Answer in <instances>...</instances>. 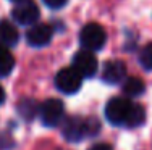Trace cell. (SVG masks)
Segmentation results:
<instances>
[{
  "mask_svg": "<svg viewBox=\"0 0 152 150\" xmlns=\"http://www.w3.org/2000/svg\"><path fill=\"white\" fill-rule=\"evenodd\" d=\"M105 118L113 126L137 128L146 120V110L126 97H115L108 100L105 107Z\"/></svg>",
  "mask_w": 152,
  "mask_h": 150,
  "instance_id": "6da1fadb",
  "label": "cell"
},
{
  "mask_svg": "<svg viewBox=\"0 0 152 150\" xmlns=\"http://www.w3.org/2000/svg\"><path fill=\"white\" fill-rule=\"evenodd\" d=\"M100 129V123L96 118L70 116L63 123V137L68 142H79L88 136H96Z\"/></svg>",
  "mask_w": 152,
  "mask_h": 150,
  "instance_id": "7a4b0ae2",
  "label": "cell"
},
{
  "mask_svg": "<svg viewBox=\"0 0 152 150\" xmlns=\"http://www.w3.org/2000/svg\"><path fill=\"white\" fill-rule=\"evenodd\" d=\"M79 42H81L83 49L89 50V52H96L100 50L107 42V33L100 24L97 23H89L79 33Z\"/></svg>",
  "mask_w": 152,
  "mask_h": 150,
  "instance_id": "3957f363",
  "label": "cell"
},
{
  "mask_svg": "<svg viewBox=\"0 0 152 150\" xmlns=\"http://www.w3.org/2000/svg\"><path fill=\"white\" fill-rule=\"evenodd\" d=\"M39 116L45 126H58L65 116V105L58 99H47L39 107Z\"/></svg>",
  "mask_w": 152,
  "mask_h": 150,
  "instance_id": "277c9868",
  "label": "cell"
},
{
  "mask_svg": "<svg viewBox=\"0 0 152 150\" xmlns=\"http://www.w3.org/2000/svg\"><path fill=\"white\" fill-rule=\"evenodd\" d=\"M39 16H41L39 7L32 0H24V2L15 3V7L12 10V18L18 24H23V26H34L37 23Z\"/></svg>",
  "mask_w": 152,
  "mask_h": 150,
  "instance_id": "5b68a950",
  "label": "cell"
},
{
  "mask_svg": "<svg viewBox=\"0 0 152 150\" xmlns=\"http://www.w3.org/2000/svg\"><path fill=\"white\" fill-rule=\"evenodd\" d=\"M81 84H83V78L79 76V73L73 66L60 70L55 76V86L63 94H76L81 89Z\"/></svg>",
  "mask_w": 152,
  "mask_h": 150,
  "instance_id": "8992f818",
  "label": "cell"
},
{
  "mask_svg": "<svg viewBox=\"0 0 152 150\" xmlns=\"http://www.w3.org/2000/svg\"><path fill=\"white\" fill-rule=\"evenodd\" d=\"M73 68L79 73L81 78H92L94 74L97 73V68H99V63H97V58L92 52L89 50H79V52L75 53L73 57Z\"/></svg>",
  "mask_w": 152,
  "mask_h": 150,
  "instance_id": "52a82bcc",
  "label": "cell"
},
{
  "mask_svg": "<svg viewBox=\"0 0 152 150\" xmlns=\"http://www.w3.org/2000/svg\"><path fill=\"white\" fill-rule=\"evenodd\" d=\"M52 36H53V29L50 24L36 23L26 33V41L31 47H45L47 44H50Z\"/></svg>",
  "mask_w": 152,
  "mask_h": 150,
  "instance_id": "ba28073f",
  "label": "cell"
},
{
  "mask_svg": "<svg viewBox=\"0 0 152 150\" xmlns=\"http://www.w3.org/2000/svg\"><path fill=\"white\" fill-rule=\"evenodd\" d=\"M102 79L107 84H118L126 79V66L121 60H108L102 68Z\"/></svg>",
  "mask_w": 152,
  "mask_h": 150,
  "instance_id": "9c48e42d",
  "label": "cell"
},
{
  "mask_svg": "<svg viewBox=\"0 0 152 150\" xmlns=\"http://www.w3.org/2000/svg\"><path fill=\"white\" fill-rule=\"evenodd\" d=\"M18 39H20V34H18L15 24L8 20L0 21V45L5 49H10L18 44Z\"/></svg>",
  "mask_w": 152,
  "mask_h": 150,
  "instance_id": "30bf717a",
  "label": "cell"
},
{
  "mask_svg": "<svg viewBox=\"0 0 152 150\" xmlns=\"http://www.w3.org/2000/svg\"><path fill=\"white\" fill-rule=\"evenodd\" d=\"M123 94L126 95V99L129 97H137V95L144 94V91H146V86H144V81L139 79V78H126L125 81H123Z\"/></svg>",
  "mask_w": 152,
  "mask_h": 150,
  "instance_id": "8fae6325",
  "label": "cell"
},
{
  "mask_svg": "<svg viewBox=\"0 0 152 150\" xmlns=\"http://www.w3.org/2000/svg\"><path fill=\"white\" fill-rule=\"evenodd\" d=\"M15 68V58L8 49L0 45V78L8 76Z\"/></svg>",
  "mask_w": 152,
  "mask_h": 150,
  "instance_id": "7c38bea8",
  "label": "cell"
},
{
  "mask_svg": "<svg viewBox=\"0 0 152 150\" xmlns=\"http://www.w3.org/2000/svg\"><path fill=\"white\" fill-rule=\"evenodd\" d=\"M39 107L41 105H37V102H34L31 99H24L18 103V113L26 120H32L39 113Z\"/></svg>",
  "mask_w": 152,
  "mask_h": 150,
  "instance_id": "4fadbf2b",
  "label": "cell"
},
{
  "mask_svg": "<svg viewBox=\"0 0 152 150\" xmlns=\"http://www.w3.org/2000/svg\"><path fill=\"white\" fill-rule=\"evenodd\" d=\"M139 63L144 70L147 71H152V42L147 45H144L141 49V53H139Z\"/></svg>",
  "mask_w": 152,
  "mask_h": 150,
  "instance_id": "5bb4252c",
  "label": "cell"
},
{
  "mask_svg": "<svg viewBox=\"0 0 152 150\" xmlns=\"http://www.w3.org/2000/svg\"><path fill=\"white\" fill-rule=\"evenodd\" d=\"M49 8L52 10H58V8H63L65 5L68 3V0H42Z\"/></svg>",
  "mask_w": 152,
  "mask_h": 150,
  "instance_id": "9a60e30c",
  "label": "cell"
},
{
  "mask_svg": "<svg viewBox=\"0 0 152 150\" xmlns=\"http://www.w3.org/2000/svg\"><path fill=\"white\" fill-rule=\"evenodd\" d=\"M88 150H113L110 144H94L92 147H89Z\"/></svg>",
  "mask_w": 152,
  "mask_h": 150,
  "instance_id": "2e32d148",
  "label": "cell"
},
{
  "mask_svg": "<svg viewBox=\"0 0 152 150\" xmlns=\"http://www.w3.org/2000/svg\"><path fill=\"white\" fill-rule=\"evenodd\" d=\"M5 102V91H3V87L0 86V105Z\"/></svg>",
  "mask_w": 152,
  "mask_h": 150,
  "instance_id": "e0dca14e",
  "label": "cell"
},
{
  "mask_svg": "<svg viewBox=\"0 0 152 150\" xmlns=\"http://www.w3.org/2000/svg\"><path fill=\"white\" fill-rule=\"evenodd\" d=\"M12 2H15V3H20V2H24V0H12Z\"/></svg>",
  "mask_w": 152,
  "mask_h": 150,
  "instance_id": "ac0fdd59",
  "label": "cell"
}]
</instances>
